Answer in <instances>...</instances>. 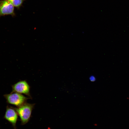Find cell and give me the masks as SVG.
Segmentation results:
<instances>
[{
  "label": "cell",
  "mask_w": 129,
  "mask_h": 129,
  "mask_svg": "<svg viewBox=\"0 0 129 129\" xmlns=\"http://www.w3.org/2000/svg\"><path fill=\"white\" fill-rule=\"evenodd\" d=\"M34 104L26 102L15 109L20 118L22 124H24L29 121Z\"/></svg>",
  "instance_id": "cell-1"
},
{
  "label": "cell",
  "mask_w": 129,
  "mask_h": 129,
  "mask_svg": "<svg viewBox=\"0 0 129 129\" xmlns=\"http://www.w3.org/2000/svg\"><path fill=\"white\" fill-rule=\"evenodd\" d=\"M4 96L9 104L19 107L24 103L29 98L21 94L16 92H12L8 94H5Z\"/></svg>",
  "instance_id": "cell-2"
},
{
  "label": "cell",
  "mask_w": 129,
  "mask_h": 129,
  "mask_svg": "<svg viewBox=\"0 0 129 129\" xmlns=\"http://www.w3.org/2000/svg\"><path fill=\"white\" fill-rule=\"evenodd\" d=\"M12 92L23 94L31 97L30 86L25 80L20 81L12 86Z\"/></svg>",
  "instance_id": "cell-3"
},
{
  "label": "cell",
  "mask_w": 129,
  "mask_h": 129,
  "mask_svg": "<svg viewBox=\"0 0 129 129\" xmlns=\"http://www.w3.org/2000/svg\"><path fill=\"white\" fill-rule=\"evenodd\" d=\"M14 6L8 0L0 2V16L14 14Z\"/></svg>",
  "instance_id": "cell-4"
},
{
  "label": "cell",
  "mask_w": 129,
  "mask_h": 129,
  "mask_svg": "<svg viewBox=\"0 0 129 129\" xmlns=\"http://www.w3.org/2000/svg\"><path fill=\"white\" fill-rule=\"evenodd\" d=\"M18 114L14 108L7 107L4 116L5 118L15 128L18 118Z\"/></svg>",
  "instance_id": "cell-5"
},
{
  "label": "cell",
  "mask_w": 129,
  "mask_h": 129,
  "mask_svg": "<svg viewBox=\"0 0 129 129\" xmlns=\"http://www.w3.org/2000/svg\"><path fill=\"white\" fill-rule=\"evenodd\" d=\"M13 6L16 7H19L21 5L24 0H8Z\"/></svg>",
  "instance_id": "cell-6"
},
{
  "label": "cell",
  "mask_w": 129,
  "mask_h": 129,
  "mask_svg": "<svg viewBox=\"0 0 129 129\" xmlns=\"http://www.w3.org/2000/svg\"><path fill=\"white\" fill-rule=\"evenodd\" d=\"M90 80L91 81H94L95 80V78L94 76H91L90 78Z\"/></svg>",
  "instance_id": "cell-7"
}]
</instances>
